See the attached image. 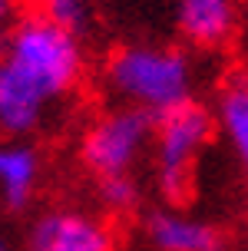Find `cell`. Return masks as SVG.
Here are the masks:
<instances>
[{"label":"cell","instance_id":"obj_1","mask_svg":"<svg viewBox=\"0 0 248 251\" xmlns=\"http://www.w3.org/2000/svg\"><path fill=\"white\" fill-rule=\"evenodd\" d=\"M83 79V47L76 33L27 17L10 30L0 53V132L27 139L50 123Z\"/></svg>","mask_w":248,"mask_h":251},{"label":"cell","instance_id":"obj_2","mask_svg":"<svg viewBox=\"0 0 248 251\" xmlns=\"http://www.w3.org/2000/svg\"><path fill=\"white\" fill-rule=\"evenodd\" d=\"M103 79L123 106L142 109L156 119L192 100L195 70L192 60L175 47L133 43V47H119L106 60Z\"/></svg>","mask_w":248,"mask_h":251},{"label":"cell","instance_id":"obj_3","mask_svg":"<svg viewBox=\"0 0 248 251\" xmlns=\"http://www.w3.org/2000/svg\"><path fill=\"white\" fill-rule=\"evenodd\" d=\"M215 132L212 109L198 106L195 100L156 116L152 146H156V182L169 205L189 201L195 188V162L205 152Z\"/></svg>","mask_w":248,"mask_h":251},{"label":"cell","instance_id":"obj_4","mask_svg":"<svg viewBox=\"0 0 248 251\" xmlns=\"http://www.w3.org/2000/svg\"><path fill=\"white\" fill-rule=\"evenodd\" d=\"M152 126H156V119L142 109H133V106L110 109L89 126L80 142L83 165L96 178L133 176L136 162L152 142Z\"/></svg>","mask_w":248,"mask_h":251},{"label":"cell","instance_id":"obj_5","mask_svg":"<svg viewBox=\"0 0 248 251\" xmlns=\"http://www.w3.org/2000/svg\"><path fill=\"white\" fill-rule=\"evenodd\" d=\"M112 245L116 235L110 222L80 208H53L40 215L27 238V251H112Z\"/></svg>","mask_w":248,"mask_h":251},{"label":"cell","instance_id":"obj_6","mask_svg":"<svg viewBox=\"0 0 248 251\" xmlns=\"http://www.w3.org/2000/svg\"><path fill=\"white\" fill-rule=\"evenodd\" d=\"M146 238L152 251H222V231L202 218L179 212V208H159L146 218Z\"/></svg>","mask_w":248,"mask_h":251},{"label":"cell","instance_id":"obj_7","mask_svg":"<svg viewBox=\"0 0 248 251\" xmlns=\"http://www.w3.org/2000/svg\"><path fill=\"white\" fill-rule=\"evenodd\" d=\"M175 24L189 43L202 50H215L235 37L238 3L235 0H179Z\"/></svg>","mask_w":248,"mask_h":251},{"label":"cell","instance_id":"obj_8","mask_svg":"<svg viewBox=\"0 0 248 251\" xmlns=\"http://www.w3.org/2000/svg\"><path fill=\"white\" fill-rule=\"evenodd\" d=\"M40 152L24 142V139H10L0 142V205L20 212L33 201V192L40 185Z\"/></svg>","mask_w":248,"mask_h":251},{"label":"cell","instance_id":"obj_9","mask_svg":"<svg viewBox=\"0 0 248 251\" xmlns=\"http://www.w3.org/2000/svg\"><path fill=\"white\" fill-rule=\"evenodd\" d=\"M215 129H222L242 169H248V73H235L225 79L215 100Z\"/></svg>","mask_w":248,"mask_h":251},{"label":"cell","instance_id":"obj_10","mask_svg":"<svg viewBox=\"0 0 248 251\" xmlns=\"http://www.w3.org/2000/svg\"><path fill=\"white\" fill-rule=\"evenodd\" d=\"M99 10V0H40V17L63 26L70 33H83Z\"/></svg>","mask_w":248,"mask_h":251},{"label":"cell","instance_id":"obj_11","mask_svg":"<svg viewBox=\"0 0 248 251\" xmlns=\"http://www.w3.org/2000/svg\"><path fill=\"white\" fill-rule=\"evenodd\" d=\"M99 201L110 212H129L139 201V185L133 176H110L99 178Z\"/></svg>","mask_w":248,"mask_h":251},{"label":"cell","instance_id":"obj_12","mask_svg":"<svg viewBox=\"0 0 248 251\" xmlns=\"http://www.w3.org/2000/svg\"><path fill=\"white\" fill-rule=\"evenodd\" d=\"M7 13H10V0H0V24L7 20Z\"/></svg>","mask_w":248,"mask_h":251},{"label":"cell","instance_id":"obj_13","mask_svg":"<svg viewBox=\"0 0 248 251\" xmlns=\"http://www.w3.org/2000/svg\"><path fill=\"white\" fill-rule=\"evenodd\" d=\"M245 43H248V24H245Z\"/></svg>","mask_w":248,"mask_h":251},{"label":"cell","instance_id":"obj_14","mask_svg":"<svg viewBox=\"0 0 248 251\" xmlns=\"http://www.w3.org/2000/svg\"><path fill=\"white\" fill-rule=\"evenodd\" d=\"M0 251H7V245H3V241H0Z\"/></svg>","mask_w":248,"mask_h":251}]
</instances>
